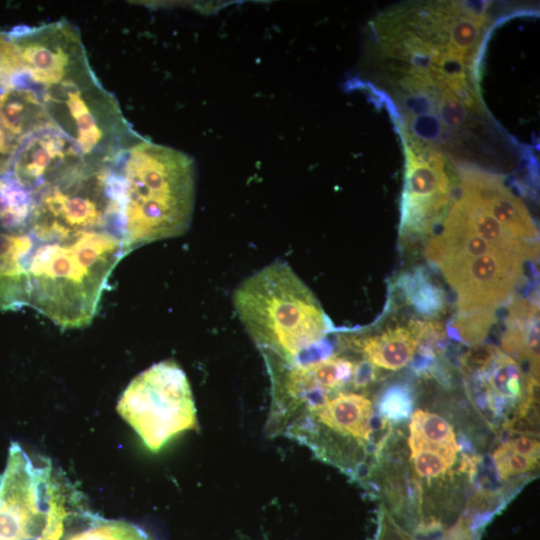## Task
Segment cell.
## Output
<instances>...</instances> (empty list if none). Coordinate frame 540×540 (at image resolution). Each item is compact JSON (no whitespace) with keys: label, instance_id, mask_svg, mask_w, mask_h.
I'll use <instances>...</instances> for the list:
<instances>
[{"label":"cell","instance_id":"obj_1","mask_svg":"<svg viewBox=\"0 0 540 540\" xmlns=\"http://www.w3.org/2000/svg\"><path fill=\"white\" fill-rule=\"evenodd\" d=\"M115 168L120 232L131 251L188 230L195 203V164L190 156L142 138Z\"/></svg>","mask_w":540,"mask_h":540},{"label":"cell","instance_id":"obj_2","mask_svg":"<svg viewBox=\"0 0 540 540\" xmlns=\"http://www.w3.org/2000/svg\"><path fill=\"white\" fill-rule=\"evenodd\" d=\"M129 252L110 230L37 242L29 264L28 306L65 329L89 325L113 270Z\"/></svg>","mask_w":540,"mask_h":540},{"label":"cell","instance_id":"obj_3","mask_svg":"<svg viewBox=\"0 0 540 540\" xmlns=\"http://www.w3.org/2000/svg\"><path fill=\"white\" fill-rule=\"evenodd\" d=\"M232 301L265 361L290 363L334 329L312 291L284 261L244 279Z\"/></svg>","mask_w":540,"mask_h":540},{"label":"cell","instance_id":"obj_4","mask_svg":"<svg viewBox=\"0 0 540 540\" xmlns=\"http://www.w3.org/2000/svg\"><path fill=\"white\" fill-rule=\"evenodd\" d=\"M40 92L50 124L74 143L89 166H115L142 139L99 80Z\"/></svg>","mask_w":540,"mask_h":540},{"label":"cell","instance_id":"obj_5","mask_svg":"<svg viewBox=\"0 0 540 540\" xmlns=\"http://www.w3.org/2000/svg\"><path fill=\"white\" fill-rule=\"evenodd\" d=\"M119 216L115 166H86L33 197L28 230L37 242L64 240L96 230L121 236Z\"/></svg>","mask_w":540,"mask_h":540},{"label":"cell","instance_id":"obj_6","mask_svg":"<svg viewBox=\"0 0 540 540\" xmlns=\"http://www.w3.org/2000/svg\"><path fill=\"white\" fill-rule=\"evenodd\" d=\"M116 409L152 452L176 435L198 429L190 384L185 372L171 360L153 364L135 376Z\"/></svg>","mask_w":540,"mask_h":540},{"label":"cell","instance_id":"obj_7","mask_svg":"<svg viewBox=\"0 0 540 540\" xmlns=\"http://www.w3.org/2000/svg\"><path fill=\"white\" fill-rule=\"evenodd\" d=\"M27 78L40 89L82 85L98 80L81 34L67 20L17 26L8 32Z\"/></svg>","mask_w":540,"mask_h":540},{"label":"cell","instance_id":"obj_8","mask_svg":"<svg viewBox=\"0 0 540 540\" xmlns=\"http://www.w3.org/2000/svg\"><path fill=\"white\" fill-rule=\"evenodd\" d=\"M406 150L399 235L416 240L432 232L450 200L451 186L439 151L409 143Z\"/></svg>","mask_w":540,"mask_h":540},{"label":"cell","instance_id":"obj_9","mask_svg":"<svg viewBox=\"0 0 540 540\" xmlns=\"http://www.w3.org/2000/svg\"><path fill=\"white\" fill-rule=\"evenodd\" d=\"M525 260L492 251L440 270L457 294L458 312L495 310L524 279Z\"/></svg>","mask_w":540,"mask_h":540},{"label":"cell","instance_id":"obj_10","mask_svg":"<svg viewBox=\"0 0 540 540\" xmlns=\"http://www.w3.org/2000/svg\"><path fill=\"white\" fill-rule=\"evenodd\" d=\"M86 166L74 143L49 124L20 144L10 175L33 198Z\"/></svg>","mask_w":540,"mask_h":540},{"label":"cell","instance_id":"obj_11","mask_svg":"<svg viewBox=\"0 0 540 540\" xmlns=\"http://www.w3.org/2000/svg\"><path fill=\"white\" fill-rule=\"evenodd\" d=\"M461 186L499 223L517 237L538 244V230L526 207L501 179L491 173L463 168Z\"/></svg>","mask_w":540,"mask_h":540},{"label":"cell","instance_id":"obj_12","mask_svg":"<svg viewBox=\"0 0 540 540\" xmlns=\"http://www.w3.org/2000/svg\"><path fill=\"white\" fill-rule=\"evenodd\" d=\"M37 241L27 228L0 226V310L28 306L29 264Z\"/></svg>","mask_w":540,"mask_h":540},{"label":"cell","instance_id":"obj_13","mask_svg":"<svg viewBox=\"0 0 540 540\" xmlns=\"http://www.w3.org/2000/svg\"><path fill=\"white\" fill-rule=\"evenodd\" d=\"M49 124L40 89L26 75L0 88V125L20 143Z\"/></svg>","mask_w":540,"mask_h":540},{"label":"cell","instance_id":"obj_14","mask_svg":"<svg viewBox=\"0 0 540 540\" xmlns=\"http://www.w3.org/2000/svg\"><path fill=\"white\" fill-rule=\"evenodd\" d=\"M347 342L359 349L375 367L387 370L406 366L416 349V340L408 327H396L378 335L353 338Z\"/></svg>","mask_w":540,"mask_h":540},{"label":"cell","instance_id":"obj_15","mask_svg":"<svg viewBox=\"0 0 540 540\" xmlns=\"http://www.w3.org/2000/svg\"><path fill=\"white\" fill-rule=\"evenodd\" d=\"M408 443L411 451L429 449L455 462L459 447L450 424L441 416L427 411L414 412Z\"/></svg>","mask_w":540,"mask_h":540},{"label":"cell","instance_id":"obj_16","mask_svg":"<svg viewBox=\"0 0 540 540\" xmlns=\"http://www.w3.org/2000/svg\"><path fill=\"white\" fill-rule=\"evenodd\" d=\"M407 303L421 316H439L445 308V293L422 266L412 272L402 273L394 284Z\"/></svg>","mask_w":540,"mask_h":540},{"label":"cell","instance_id":"obj_17","mask_svg":"<svg viewBox=\"0 0 540 540\" xmlns=\"http://www.w3.org/2000/svg\"><path fill=\"white\" fill-rule=\"evenodd\" d=\"M486 384L487 398L498 399L507 404L522 396V372L517 362L500 350L496 352L488 367L476 375Z\"/></svg>","mask_w":540,"mask_h":540},{"label":"cell","instance_id":"obj_18","mask_svg":"<svg viewBox=\"0 0 540 540\" xmlns=\"http://www.w3.org/2000/svg\"><path fill=\"white\" fill-rule=\"evenodd\" d=\"M32 207V196L10 174L0 175V226L28 229Z\"/></svg>","mask_w":540,"mask_h":540},{"label":"cell","instance_id":"obj_19","mask_svg":"<svg viewBox=\"0 0 540 540\" xmlns=\"http://www.w3.org/2000/svg\"><path fill=\"white\" fill-rule=\"evenodd\" d=\"M495 321V310L457 312L448 322L446 331L448 336L456 341L466 345H478L485 339Z\"/></svg>","mask_w":540,"mask_h":540},{"label":"cell","instance_id":"obj_20","mask_svg":"<svg viewBox=\"0 0 540 540\" xmlns=\"http://www.w3.org/2000/svg\"><path fill=\"white\" fill-rule=\"evenodd\" d=\"M378 413L385 421L400 423L406 421L414 407L413 392L406 383H395L387 387L380 396Z\"/></svg>","mask_w":540,"mask_h":540},{"label":"cell","instance_id":"obj_21","mask_svg":"<svg viewBox=\"0 0 540 540\" xmlns=\"http://www.w3.org/2000/svg\"><path fill=\"white\" fill-rule=\"evenodd\" d=\"M493 459L501 479L532 470L538 461L537 457L515 452L506 443L495 450Z\"/></svg>","mask_w":540,"mask_h":540},{"label":"cell","instance_id":"obj_22","mask_svg":"<svg viewBox=\"0 0 540 540\" xmlns=\"http://www.w3.org/2000/svg\"><path fill=\"white\" fill-rule=\"evenodd\" d=\"M25 75L23 64L8 32L0 31V87Z\"/></svg>","mask_w":540,"mask_h":540},{"label":"cell","instance_id":"obj_23","mask_svg":"<svg viewBox=\"0 0 540 540\" xmlns=\"http://www.w3.org/2000/svg\"><path fill=\"white\" fill-rule=\"evenodd\" d=\"M411 457L416 472L428 479L444 474L454 464L444 455L429 449L413 450Z\"/></svg>","mask_w":540,"mask_h":540},{"label":"cell","instance_id":"obj_24","mask_svg":"<svg viewBox=\"0 0 540 540\" xmlns=\"http://www.w3.org/2000/svg\"><path fill=\"white\" fill-rule=\"evenodd\" d=\"M375 366L365 358L355 363L351 386L354 390L362 389L375 380Z\"/></svg>","mask_w":540,"mask_h":540},{"label":"cell","instance_id":"obj_25","mask_svg":"<svg viewBox=\"0 0 540 540\" xmlns=\"http://www.w3.org/2000/svg\"><path fill=\"white\" fill-rule=\"evenodd\" d=\"M506 444L517 453L538 458L539 442L536 439L520 436L506 442Z\"/></svg>","mask_w":540,"mask_h":540},{"label":"cell","instance_id":"obj_26","mask_svg":"<svg viewBox=\"0 0 540 540\" xmlns=\"http://www.w3.org/2000/svg\"><path fill=\"white\" fill-rule=\"evenodd\" d=\"M417 540V539H416ZM433 540H467L464 537L457 535L453 532H451L449 529L448 531H444L442 533H439L435 539Z\"/></svg>","mask_w":540,"mask_h":540},{"label":"cell","instance_id":"obj_27","mask_svg":"<svg viewBox=\"0 0 540 540\" xmlns=\"http://www.w3.org/2000/svg\"><path fill=\"white\" fill-rule=\"evenodd\" d=\"M0 88H2V87H0Z\"/></svg>","mask_w":540,"mask_h":540}]
</instances>
